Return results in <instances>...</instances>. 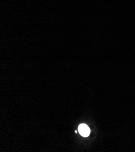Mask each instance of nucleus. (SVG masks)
<instances>
[{"label": "nucleus", "mask_w": 135, "mask_h": 152, "mask_svg": "<svg viewBox=\"0 0 135 152\" xmlns=\"http://www.w3.org/2000/svg\"><path fill=\"white\" fill-rule=\"evenodd\" d=\"M78 131L80 133L82 136H84V137H87V136L89 135L90 133V129L86 124H82L79 126Z\"/></svg>", "instance_id": "nucleus-1"}]
</instances>
